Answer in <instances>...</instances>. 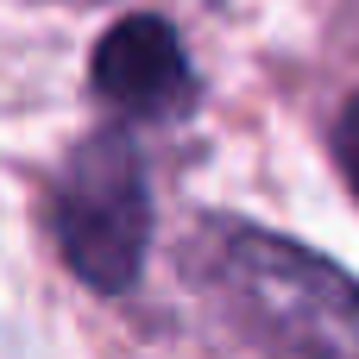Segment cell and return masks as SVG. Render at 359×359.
<instances>
[{
    "label": "cell",
    "instance_id": "obj_2",
    "mask_svg": "<svg viewBox=\"0 0 359 359\" xmlns=\"http://www.w3.org/2000/svg\"><path fill=\"white\" fill-rule=\"evenodd\" d=\"M50 227H57L69 271L88 290L114 297L139 278L145 246H151V189H145L139 151L120 133H95L69 158L57 202H50Z\"/></svg>",
    "mask_w": 359,
    "mask_h": 359
},
{
    "label": "cell",
    "instance_id": "obj_4",
    "mask_svg": "<svg viewBox=\"0 0 359 359\" xmlns=\"http://www.w3.org/2000/svg\"><path fill=\"white\" fill-rule=\"evenodd\" d=\"M341 164H347V177H353V189H359V101L341 120Z\"/></svg>",
    "mask_w": 359,
    "mask_h": 359
},
{
    "label": "cell",
    "instance_id": "obj_3",
    "mask_svg": "<svg viewBox=\"0 0 359 359\" xmlns=\"http://www.w3.org/2000/svg\"><path fill=\"white\" fill-rule=\"evenodd\" d=\"M95 95L126 107V114H170V107H183V95H189L183 38L158 13L120 19L95 44Z\"/></svg>",
    "mask_w": 359,
    "mask_h": 359
},
{
    "label": "cell",
    "instance_id": "obj_1",
    "mask_svg": "<svg viewBox=\"0 0 359 359\" xmlns=\"http://www.w3.org/2000/svg\"><path fill=\"white\" fill-rule=\"evenodd\" d=\"M208 278L252 341L290 353H359V284L259 227H221Z\"/></svg>",
    "mask_w": 359,
    "mask_h": 359
}]
</instances>
